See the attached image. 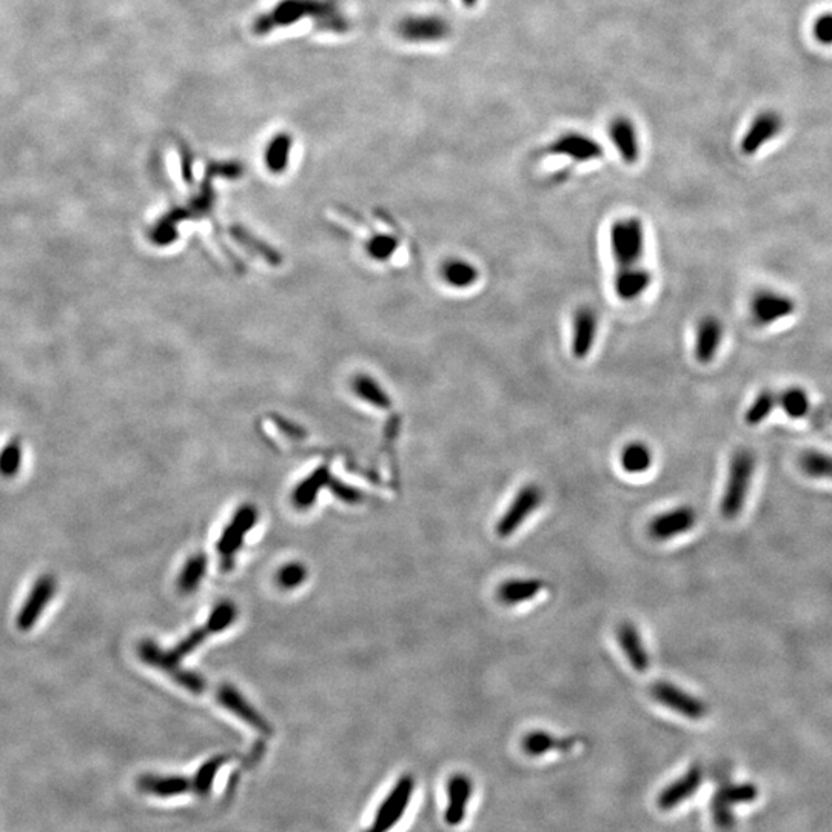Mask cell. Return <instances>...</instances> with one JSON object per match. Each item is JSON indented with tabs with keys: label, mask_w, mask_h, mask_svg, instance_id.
<instances>
[{
	"label": "cell",
	"mask_w": 832,
	"mask_h": 832,
	"mask_svg": "<svg viewBox=\"0 0 832 832\" xmlns=\"http://www.w3.org/2000/svg\"><path fill=\"white\" fill-rule=\"evenodd\" d=\"M304 19H310L318 32L345 34L352 30V22L344 13L339 0H280L255 17L252 31L255 36L264 38Z\"/></svg>",
	"instance_id": "cell-1"
},
{
	"label": "cell",
	"mask_w": 832,
	"mask_h": 832,
	"mask_svg": "<svg viewBox=\"0 0 832 832\" xmlns=\"http://www.w3.org/2000/svg\"><path fill=\"white\" fill-rule=\"evenodd\" d=\"M609 248L617 269L640 265L646 250L643 220L637 216H624L613 220L609 228Z\"/></svg>",
	"instance_id": "cell-2"
},
{
	"label": "cell",
	"mask_w": 832,
	"mask_h": 832,
	"mask_svg": "<svg viewBox=\"0 0 832 832\" xmlns=\"http://www.w3.org/2000/svg\"><path fill=\"white\" fill-rule=\"evenodd\" d=\"M754 472H756L754 453L747 449L737 451L729 462L725 494L720 505L721 515L725 516L726 520H734L743 512V507L747 505V494L751 489Z\"/></svg>",
	"instance_id": "cell-3"
},
{
	"label": "cell",
	"mask_w": 832,
	"mask_h": 832,
	"mask_svg": "<svg viewBox=\"0 0 832 832\" xmlns=\"http://www.w3.org/2000/svg\"><path fill=\"white\" fill-rule=\"evenodd\" d=\"M752 321L758 327H771L792 318L797 312V302L783 291L763 289L754 293L749 304Z\"/></svg>",
	"instance_id": "cell-4"
},
{
	"label": "cell",
	"mask_w": 832,
	"mask_h": 832,
	"mask_svg": "<svg viewBox=\"0 0 832 832\" xmlns=\"http://www.w3.org/2000/svg\"><path fill=\"white\" fill-rule=\"evenodd\" d=\"M415 780L412 775H403L398 780V783L393 786V790L389 792L384 801H382L371 828L365 832H389L392 831L401 819L404 812L407 810L410 799L414 795Z\"/></svg>",
	"instance_id": "cell-5"
},
{
	"label": "cell",
	"mask_w": 832,
	"mask_h": 832,
	"mask_svg": "<svg viewBox=\"0 0 832 832\" xmlns=\"http://www.w3.org/2000/svg\"><path fill=\"white\" fill-rule=\"evenodd\" d=\"M451 32V23L438 14L406 16L397 25L398 36L408 43L443 42Z\"/></svg>",
	"instance_id": "cell-6"
},
{
	"label": "cell",
	"mask_w": 832,
	"mask_h": 832,
	"mask_svg": "<svg viewBox=\"0 0 832 832\" xmlns=\"http://www.w3.org/2000/svg\"><path fill=\"white\" fill-rule=\"evenodd\" d=\"M542 498H544V494L537 484H527L524 488H521L507 510L499 518L498 524H497L498 537L507 538L514 535L523 526L527 516L532 515L540 507Z\"/></svg>",
	"instance_id": "cell-7"
},
{
	"label": "cell",
	"mask_w": 832,
	"mask_h": 832,
	"mask_svg": "<svg viewBox=\"0 0 832 832\" xmlns=\"http://www.w3.org/2000/svg\"><path fill=\"white\" fill-rule=\"evenodd\" d=\"M650 693L658 703L686 719L702 720L708 714V706L703 700L693 697V693H684L682 687L675 686L672 683H654L650 686Z\"/></svg>",
	"instance_id": "cell-8"
},
{
	"label": "cell",
	"mask_w": 832,
	"mask_h": 832,
	"mask_svg": "<svg viewBox=\"0 0 832 832\" xmlns=\"http://www.w3.org/2000/svg\"><path fill=\"white\" fill-rule=\"evenodd\" d=\"M544 153L552 155V157H568L577 164H586V162L596 161L603 157L604 150L595 139H592L589 136L570 131V133H564L557 138L552 144H549Z\"/></svg>",
	"instance_id": "cell-9"
},
{
	"label": "cell",
	"mask_w": 832,
	"mask_h": 832,
	"mask_svg": "<svg viewBox=\"0 0 832 832\" xmlns=\"http://www.w3.org/2000/svg\"><path fill=\"white\" fill-rule=\"evenodd\" d=\"M783 130V119L773 110L757 114L740 142V151L745 157H754L771 140L779 138Z\"/></svg>",
	"instance_id": "cell-10"
},
{
	"label": "cell",
	"mask_w": 832,
	"mask_h": 832,
	"mask_svg": "<svg viewBox=\"0 0 832 832\" xmlns=\"http://www.w3.org/2000/svg\"><path fill=\"white\" fill-rule=\"evenodd\" d=\"M54 594H56V580L53 575L39 577L17 615L16 624L19 631L27 632L38 623L45 607L53 600Z\"/></svg>",
	"instance_id": "cell-11"
},
{
	"label": "cell",
	"mask_w": 832,
	"mask_h": 832,
	"mask_svg": "<svg viewBox=\"0 0 832 832\" xmlns=\"http://www.w3.org/2000/svg\"><path fill=\"white\" fill-rule=\"evenodd\" d=\"M723 336H725V328L719 318L714 315L702 318L695 330V344H693L695 360L700 364H712L717 360V354L723 343Z\"/></svg>",
	"instance_id": "cell-12"
},
{
	"label": "cell",
	"mask_w": 832,
	"mask_h": 832,
	"mask_svg": "<svg viewBox=\"0 0 832 832\" xmlns=\"http://www.w3.org/2000/svg\"><path fill=\"white\" fill-rule=\"evenodd\" d=\"M697 523V514L693 507L682 505L657 515L649 523V535L657 541H666L691 531Z\"/></svg>",
	"instance_id": "cell-13"
},
{
	"label": "cell",
	"mask_w": 832,
	"mask_h": 832,
	"mask_svg": "<svg viewBox=\"0 0 832 832\" xmlns=\"http://www.w3.org/2000/svg\"><path fill=\"white\" fill-rule=\"evenodd\" d=\"M598 335V317L589 306L578 307L572 323L570 350L577 360H586L595 345Z\"/></svg>",
	"instance_id": "cell-14"
},
{
	"label": "cell",
	"mask_w": 832,
	"mask_h": 832,
	"mask_svg": "<svg viewBox=\"0 0 832 832\" xmlns=\"http://www.w3.org/2000/svg\"><path fill=\"white\" fill-rule=\"evenodd\" d=\"M652 281H654L652 273L641 265L617 269L613 276V291L618 300L624 302H634L649 291Z\"/></svg>",
	"instance_id": "cell-15"
},
{
	"label": "cell",
	"mask_w": 832,
	"mask_h": 832,
	"mask_svg": "<svg viewBox=\"0 0 832 832\" xmlns=\"http://www.w3.org/2000/svg\"><path fill=\"white\" fill-rule=\"evenodd\" d=\"M702 782H703V769L698 765H693L683 774L680 779H676L674 783L661 791V794L658 795V806L663 811H669L675 806L682 805L683 801L697 792Z\"/></svg>",
	"instance_id": "cell-16"
},
{
	"label": "cell",
	"mask_w": 832,
	"mask_h": 832,
	"mask_svg": "<svg viewBox=\"0 0 832 832\" xmlns=\"http://www.w3.org/2000/svg\"><path fill=\"white\" fill-rule=\"evenodd\" d=\"M609 136L613 147L617 148L618 155L622 157L624 164L634 166L640 159L639 133L634 122L626 116H618L613 119L609 125Z\"/></svg>",
	"instance_id": "cell-17"
},
{
	"label": "cell",
	"mask_w": 832,
	"mask_h": 832,
	"mask_svg": "<svg viewBox=\"0 0 832 832\" xmlns=\"http://www.w3.org/2000/svg\"><path fill=\"white\" fill-rule=\"evenodd\" d=\"M138 788L144 794L155 795V797H161V799H170V797L193 792L192 780L183 777V775L144 774L138 779Z\"/></svg>",
	"instance_id": "cell-18"
},
{
	"label": "cell",
	"mask_w": 832,
	"mask_h": 832,
	"mask_svg": "<svg viewBox=\"0 0 832 832\" xmlns=\"http://www.w3.org/2000/svg\"><path fill=\"white\" fill-rule=\"evenodd\" d=\"M472 780L469 779L464 774H455L449 783H447V797H449V805H447L446 819L447 825L458 827L464 820L466 811H468V803L472 797Z\"/></svg>",
	"instance_id": "cell-19"
},
{
	"label": "cell",
	"mask_w": 832,
	"mask_h": 832,
	"mask_svg": "<svg viewBox=\"0 0 832 832\" xmlns=\"http://www.w3.org/2000/svg\"><path fill=\"white\" fill-rule=\"evenodd\" d=\"M617 640L620 648L623 649L624 656L628 658L631 666L637 672L648 671L650 666L649 654L646 650L643 639L640 635L639 629L631 622H624L617 628Z\"/></svg>",
	"instance_id": "cell-20"
},
{
	"label": "cell",
	"mask_w": 832,
	"mask_h": 832,
	"mask_svg": "<svg viewBox=\"0 0 832 832\" xmlns=\"http://www.w3.org/2000/svg\"><path fill=\"white\" fill-rule=\"evenodd\" d=\"M255 523H256V510L253 507L246 505L237 510L235 520L231 521L230 526L227 527L218 544V550L224 559H230L233 553L241 548L242 538L252 529Z\"/></svg>",
	"instance_id": "cell-21"
},
{
	"label": "cell",
	"mask_w": 832,
	"mask_h": 832,
	"mask_svg": "<svg viewBox=\"0 0 832 832\" xmlns=\"http://www.w3.org/2000/svg\"><path fill=\"white\" fill-rule=\"evenodd\" d=\"M218 702H219L224 708L228 709L230 712L237 715V717L244 720V721L252 726V728L259 730V732H263V734H270V732H272L269 723H267V721H265V720H264L263 717L241 697V693H237L235 687H219V691H218Z\"/></svg>",
	"instance_id": "cell-22"
},
{
	"label": "cell",
	"mask_w": 832,
	"mask_h": 832,
	"mask_svg": "<svg viewBox=\"0 0 832 832\" xmlns=\"http://www.w3.org/2000/svg\"><path fill=\"white\" fill-rule=\"evenodd\" d=\"M544 587L546 583L540 578L505 581L498 587V600L507 606H516L535 598Z\"/></svg>",
	"instance_id": "cell-23"
},
{
	"label": "cell",
	"mask_w": 832,
	"mask_h": 832,
	"mask_svg": "<svg viewBox=\"0 0 832 832\" xmlns=\"http://www.w3.org/2000/svg\"><path fill=\"white\" fill-rule=\"evenodd\" d=\"M777 407L788 418L801 419L810 414L811 397L805 387L791 386L777 392Z\"/></svg>",
	"instance_id": "cell-24"
},
{
	"label": "cell",
	"mask_w": 832,
	"mask_h": 832,
	"mask_svg": "<svg viewBox=\"0 0 832 832\" xmlns=\"http://www.w3.org/2000/svg\"><path fill=\"white\" fill-rule=\"evenodd\" d=\"M575 743H577V738H574V737L572 738H557V737H553L552 734L544 732V730H535V732H531L523 738V749H524L527 756L540 757V756H544V754H548L549 751H553V749L569 751L575 747Z\"/></svg>",
	"instance_id": "cell-25"
},
{
	"label": "cell",
	"mask_w": 832,
	"mask_h": 832,
	"mask_svg": "<svg viewBox=\"0 0 832 832\" xmlns=\"http://www.w3.org/2000/svg\"><path fill=\"white\" fill-rule=\"evenodd\" d=\"M620 462H622L624 472L631 473V475H640V473L649 470L652 462H654V458H652V451L646 446L645 443L632 441V443L626 444L623 451H622Z\"/></svg>",
	"instance_id": "cell-26"
},
{
	"label": "cell",
	"mask_w": 832,
	"mask_h": 832,
	"mask_svg": "<svg viewBox=\"0 0 832 832\" xmlns=\"http://www.w3.org/2000/svg\"><path fill=\"white\" fill-rule=\"evenodd\" d=\"M801 472L811 479H831L832 453L822 451H805L799 457Z\"/></svg>",
	"instance_id": "cell-27"
},
{
	"label": "cell",
	"mask_w": 832,
	"mask_h": 832,
	"mask_svg": "<svg viewBox=\"0 0 832 832\" xmlns=\"http://www.w3.org/2000/svg\"><path fill=\"white\" fill-rule=\"evenodd\" d=\"M775 408H777V392H774L771 389H765L749 404L747 414H745V423L751 427H757L773 415Z\"/></svg>",
	"instance_id": "cell-28"
},
{
	"label": "cell",
	"mask_w": 832,
	"mask_h": 832,
	"mask_svg": "<svg viewBox=\"0 0 832 832\" xmlns=\"http://www.w3.org/2000/svg\"><path fill=\"white\" fill-rule=\"evenodd\" d=\"M444 278L457 289H469L479 280V272L468 261H451L444 267Z\"/></svg>",
	"instance_id": "cell-29"
},
{
	"label": "cell",
	"mask_w": 832,
	"mask_h": 832,
	"mask_svg": "<svg viewBox=\"0 0 832 832\" xmlns=\"http://www.w3.org/2000/svg\"><path fill=\"white\" fill-rule=\"evenodd\" d=\"M227 760H228V757H222V756L210 758L196 771L193 780H192L194 794L199 795V797H207L211 792V786L215 782L216 774Z\"/></svg>",
	"instance_id": "cell-30"
},
{
	"label": "cell",
	"mask_w": 832,
	"mask_h": 832,
	"mask_svg": "<svg viewBox=\"0 0 832 832\" xmlns=\"http://www.w3.org/2000/svg\"><path fill=\"white\" fill-rule=\"evenodd\" d=\"M758 791L756 784L751 783H725L714 795L715 799L723 801L725 805L732 808L738 803H751L757 799Z\"/></svg>",
	"instance_id": "cell-31"
},
{
	"label": "cell",
	"mask_w": 832,
	"mask_h": 832,
	"mask_svg": "<svg viewBox=\"0 0 832 832\" xmlns=\"http://www.w3.org/2000/svg\"><path fill=\"white\" fill-rule=\"evenodd\" d=\"M327 481L328 475L326 469H321V470H318L317 473H313L312 479H306V481L295 490V494H293V503H295L296 507L304 509V507H309V505H312L315 498H317L318 490L321 489Z\"/></svg>",
	"instance_id": "cell-32"
},
{
	"label": "cell",
	"mask_w": 832,
	"mask_h": 832,
	"mask_svg": "<svg viewBox=\"0 0 832 832\" xmlns=\"http://www.w3.org/2000/svg\"><path fill=\"white\" fill-rule=\"evenodd\" d=\"M205 568H207V561L202 555H196L193 559H188L187 564L183 566V572L179 575V589L183 594L193 592L201 583V578L204 577Z\"/></svg>",
	"instance_id": "cell-33"
},
{
	"label": "cell",
	"mask_w": 832,
	"mask_h": 832,
	"mask_svg": "<svg viewBox=\"0 0 832 832\" xmlns=\"http://www.w3.org/2000/svg\"><path fill=\"white\" fill-rule=\"evenodd\" d=\"M291 136L281 133L269 144L267 148V164L274 172H280L287 166L289 153H291Z\"/></svg>",
	"instance_id": "cell-34"
},
{
	"label": "cell",
	"mask_w": 832,
	"mask_h": 832,
	"mask_svg": "<svg viewBox=\"0 0 832 832\" xmlns=\"http://www.w3.org/2000/svg\"><path fill=\"white\" fill-rule=\"evenodd\" d=\"M22 446L17 440H13L0 452V475L4 479H13L21 470Z\"/></svg>",
	"instance_id": "cell-35"
},
{
	"label": "cell",
	"mask_w": 832,
	"mask_h": 832,
	"mask_svg": "<svg viewBox=\"0 0 832 832\" xmlns=\"http://www.w3.org/2000/svg\"><path fill=\"white\" fill-rule=\"evenodd\" d=\"M307 569L301 563L285 564L278 572V585L284 589H295L306 580Z\"/></svg>",
	"instance_id": "cell-36"
},
{
	"label": "cell",
	"mask_w": 832,
	"mask_h": 832,
	"mask_svg": "<svg viewBox=\"0 0 832 832\" xmlns=\"http://www.w3.org/2000/svg\"><path fill=\"white\" fill-rule=\"evenodd\" d=\"M237 618V609L233 607L231 603H220L219 606L216 607L211 617L209 620V628L211 629V632H220L224 631L227 626H230L233 623V620Z\"/></svg>",
	"instance_id": "cell-37"
},
{
	"label": "cell",
	"mask_w": 832,
	"mask_h": 832,
	"mask_svg": "<svg viewBox=\"0 0 832 832\" xmlns=\"http://www.w3.org/2000/svg\"><path fill=\"white\" fill-rule=\"evenodd\" d=\"M711 811H712V819H714L715 825L721 831H730L734 828V823H736V819H734V814H732V808L725 805L723 801H717V799H712V803H711Z\"/></svg>",
	"instance_id": "cell-38"
},
{
	"label": "cell",
	"mask_w": 832,
	"mask_h": 832,
	"mask_svg": "<svg viewBox=\"0 0 832 832\" xmlns=\"http://www.w3.org/2000/svg\"><path fill=\"white\" fill-rule=\"evenodd\" d=\"M812 32H814L817 42L832 45V13L817 17Z\"/></svg>",
	"instance_id": "cell-39"
},
{
	"label": "cell",
	"mask_w": 832,
	"mask_h": 832,
	"mask_svg": "<svg viewBox=\"0 0 832 832\" xmlns=\"http://www.w3.org/2000/svg\"><path fill=\"white\" fill-rule=\"evenodd\" d=\"M333 488H335V495L344 499V501H347V503H356V501H360L361 499L360 492L350 489V488L344 486V484L335 483L333 484Z\"/></svg>",
	"instance_id": "cell-40"
},
{
	"label": "cell",
	"mask_w": 832,
	"mask_h": 832,
	"mask_svg": "<svg viewBox=\"0 0 832 832\" xmlns=\"http://www.w3.org/2000/svg\"><path fill=\"white\" fill-rule=\"evenodd\" d=\"M462 5L468 6V8H473V6L479 4V0H461Z\"/></svg>",
	"instance_id": "cell-41"
}]
</instances>
